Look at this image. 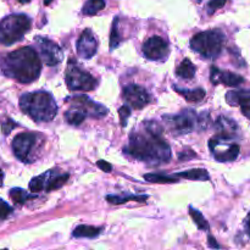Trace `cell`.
I'll return each instance as SVG.
<instances>
[{
  "label": "cell",
  "mask_w": 250,
  "mask_h": 250,
  "mask_svg": "<svg viewBox=\"0 0 250 250\" xmlns=\"http://www.w3.org/2000/svg\"><path fill=\"white\" fill-rule=\"evenodd\" d=\"M161 132L163 129L156 122H143V131L132 132L125 153L151 165L167 163L171 159V149L161 137Z\"/></svg>",
  "instance_id": "obj_1"
},
{
  "label": "cell",
  "mask_w": 250,
  "mask_h": 250,
  "mask_svg": "<svg viewBox=\"0 0 250 250\" xmlns=\"http://www.w3.org/2000/svg\"><path fill=\"white\" fill-rule=\"evenodd\" d=\"M0 68L5 76L20 83L34 82L42 71L38 54L31 46L17 49L0 59Z\"/></svg>",
  "instance_id": "obj_2"
},
{
  "label": "cell",
  "mask_w": 250,
  "mask_h": 250,
  "mask_svg": "<svg viewBox=\"0 0 250 250\" xmlns=\"http://www.w3.org/2000/svg\"><path fill=\"white\" fill-rule=\"evenodd\" d=\"M20 107L26 115L37 122H49L58 114V105L48 92L26 93L20 98Z\"/></svg>",
  "instance_id": "obj_3"
},
{
  "label": "cell",
  "mask_w": 250,
  "mask_h": 250,
  "mask_svg": "<svg viewBox=\"0 0 250 250\" xmlns=\"http://www.w3.org/2000/svg\"><path fill=\"white\" fill-rule=\"evenodd\" d=\"M225 34L219 29L200 32L190 41V48L203 58L215 60L224 49Z\"/></svg>",
  "instance_id": "obj_4"
},
{
  "label": "cell",
  "mask_w": 250,
  "mask_h": 250,
  "mask_svg": "<svg viewBox=\"0 0 250 250\" xmlns=\"http://www.w3.org/2000/svg\"><path fill=\"white\" fill-rule=\"evenodd\" d=\"M31 28V19L27 15H9L0 21V43L11 45L21 41Z\"/></svg>",
  "instance_id": "obj_5"
},
{
  "label": "cell",
  "mask_w": 250,
  "mask_h": 250,
  "mask_svg": "<svg viewBox=\"0 0 250 250\" xmlns=\"http://www.w3.org/2000/svg\"><path fill=\"white\" fill-rule=\"evenodd\" d=\"M65 78L67 87L70 90H81V92H89L97 85L94 78L88 72L83 71L75 61L70 60L65 71Z\"/></svg>",
  "instance_id": "obj_6"
},
{
  "label": "cell",
  "mask_w": 250,
  "mask_h": 250,
  "mask_svg": "<svg viewBox=\"0 0 250 250\" xmlns=\"http://www.w3.org/2000/svg\"><path fill=\"white\" fill-rule=\"evenodd\" d=\"M165 121L175 134H187L198 125V115L193 110H185L176 116H166Z\"/></svg>",
  "instance_id": "obj_7"
},
{
  "label": "cell",
  "mask_w": 250,
  "mask_h": 250,
  "mask_svg": "<svg viewBox=\"0 0 250 250\" xmlns=\"http://www.w3.org/2000/svg\"><path fill=\"white\" fill-rule=\"evenodd\" d=\"M38 142V137L34 133H21L15 137L12 141V150L19 160L22 163H31V155L36 144Z\"/></svg>",
  "instance_id": "obj_8"
},
{
  "label": "cell",
  "mask_w": 250,
  "mask_h": 250,
  "mask_svg": "<svg viewBox=\"0 0 250 250\" xmlns=\"http://www.w3.org/2000/svg\"><path fill=\"white\" fill-rule=\"evenodd\" d=\"M36 43L38 45L39 54L46 65L55 66L62 61V50L58 44L42 37L36 38Z\"/></svg>",
  "instance_id": "obj_9"
},
{
  "label": "cell",
  "mask_w": 250,
  "mask_h": 250,
  "mask_svg": "<svg viewBox=\"0 0 250 250\" xmlns=\"http://www.w3.org/2000/svg\"><path fill=\"white\" fill-rule=\"evenodd\" d=\"M143 54L149 60H164L168 54V45L163 38H160L158 36H154L144 43Z\"/></svg>",
  "instance_id": "obj_10"
},
{
  "label": "cell",
  "mask_w": 250,
  "mask_h": 250,
  "mask_svg": "<svg viewBox=\"0 0 250 250\" xmlns=\"http://www.w3.org/2000/svg\"><path fill=\"white\" fill-rule=\"evenodd\" d=\"M124 99L133 109H142L150 102L148 92L137 84H129L125 88Z\"/></svg>",
  "instance_id": "obj_11"
},
{
  "label": "cell",
  "mask_w": 250,
  "mask_h": 250,
  "mask_svg": "<svg viewBox=\"0 0 250 250\" xmlns=\"http://www.w3.org/2000/svg\"><path fill=\"white\" fill-rule=\"evenodd\" d=\"M98 50V41L90 29L82 32L77 42V54L83 59H90Z\"/></svg>",
  "instance_id": "obj_12"
},
{
  "label": "cell",
  "mask_w": 250,
  "mask_h": 250,
  "mask_svg": "<svg viewBox=\"0 0 250 250\" xmlns=\"http://www.w3.org/2000/svg\"><path fill=\"white\" fill-rule=\"evenodd\" d=\"M73 105L75 107H78V109L83 110L87 115H90V116L94 117H102L104 115H106L107 109L104 107L103 105L98 104V103H94L93 100H90L89 98L84 97V95H80V97H73L72 99Z\"/></svg>",
  "instance_id": "obj_13"
},
{
  "label": "cell",
  "mask_w": 250,
  "mask_h": 250,
  "mask_svg": "<svg viewBox=\"0 0 250 250\" xmlns=\"http://www.w3.org/2000/svg\"><path fill=\"white\" fill-rule=\"evenodd\" d=\"M211 82L214 84L222 83L229 87H237L244 82V78L237 73L229 72V71H221L216 67H211Z\"/></svg>",
  "instance_id": "obj_14"
},
{
  "label": "cell",
  "mask_w": 250,
  "mask_h": 250,
  "mask_svg": "<svg viewBox=\"0 0 250 250\" xmlns=\"http://www.w3.org/2000/svg\"><path fill=\"white\" fill-rule=\"evenodd\" d=\"M215 127L217 129V136L229 139V141L236 138L237 133H238V126H237V124L233 120L229 119V117L220 116L216 120V122H215Z\"/></svg>",
  "instance_id": "obj_15"
},
{
  "label": "cell",
  "mask_w": 250,
  "mask_h": 250,
  "mask_svg": "<svg viewBox=\"0 0 250 250\" xmlns=\"http://www.w3.org/2000/svg\"><path fill=\"white\" fill-rule=\"evenodd\" d=\"M210 150L214 154V158L220 163H232L236 160L239 155V148L238 144H229L226 149H221L220 146H214Z\"/></svg>",
  "instance_id": "obj_16"
},
{
  "label": "cell",
  "mask_w": 250,
  "mask_h": 250,
  "mask_svg": "<svg viewBox=\"0 0 250 250\" xmlns=\"http://www.w3.org/2000/svg\"><path fill=\"white\" fill-rule=\"evenodd\" d=\"M250 99V89H242V90H231L226 94V102L231 106H237L241 105L242 103Z\"/></svg>",
  "instance_id": "obj_17"
},
{
  "label": "cell",
  "mask_w": 250,
  "mask_h": 250,
  "mask_svg": "<svg viewBox=\"0 0 250 250\" xmlns=\"http://www.w3.org/2000/svg\"><path fill=\"white\" fill-rule=\"evenodd\" d=\"M177 177L186 178V180H193V181H207L209 180L210 176L207 170L204 168H193V170L183 171V172L177 173Z\"/></svg>",
  "instance_id": "obj_18"
},
{
  "label": "cell",
  "mask_w": 250,
  "mask_h": 250,
  "mask_svg": "<svg viewBox=\"0 0 250 250\" xmlns=\"http://www.w3.org/2000/svg\"><path fill=\"white\" fill-rule=\"evenodd\" d=\"M102 229L99 227L93 226H85V225H81L73 229V237L77 238H94L100 233Z\"/></svg>",
  "instance_id": "obj_19"
},
{
  "label": "cell",
  "mask_w": 250,
  "mask_h": 250,
  "mask_svg": "<svg viewBox=\"0 0 250 250\" xmlns=\"http://www.w3.org/2000/svg\"><path fill=\"white\" fill-rule=\"evenodd\" d=\"M176 75L181 78H185V80H189L193 78L195 75V67L192 62H190L189 59H185V60L181 62V65L178 66L177 70H176Z\"/></svg>",
  "instance_id": "obj_20"
},
{
  "label": "cell",
  "mask_w": 250,
  "mask_h": 250,
  "mask_svg": "<svg viewBox=\"0 0 250 250\" xmlns=\"http://www.w3.org/2000/svg\"><path fill=\"white\" fill-rule=\"evenodd\" d=\"M175 90L177 93H180L183 98H186V100H188V102H193V103L200 102V100L204 99L205 97V90L200 89V88L189 90V89H181V88L175 87Z\"/></svg>",
  "instance_id": "obj_21"
},
{
  "label": "cell",
  "mask_w": 250,
  "mask_h": 250,
  "mask_svg": "<svg viewBox=\"0 0 250 250\" xmlns=\"http://www.w3.org/2000/svg\"><path fill=\"white\" fill-rule=\"evenodd\" d=\"M85 116H87V114H85L83 110L75 107V109H71L66 112L65 120L68 124L72 125V126H80V125L84 121Z\"/></svg>",
  "instance_id": "obj_22"
},
{
  "label": "cell",
  "mask_w": 250,
  "mask_h": 250,
  "mask_svg": "<svg viewBox=\"0 0 250 250\" xmlns=\"http://www.w3.org/2000/svg\"><path fill=\"white\" fill-rule=\"evenodd\" d=\"M51 175V171H48V172H44L43 175L37 176V177L32 178V181L29 182V189L31 192H41L42 189H45L46 183H48L49 177Z\"/></svg>",
  "instance_id": "obj_23"
},
{
  "label": "cell",
  "mask_w": 250,
  "mask_h": 250,
  "mask_svg": "<svg viewBox=\"0 0 250 250\" xmlns=\"http://www.w3.org/2000/svg\"><path fill=\"white\" fill-rule=\"evenodd\" d=\"M105 7V0H88L83 6V14L87 16L98 14Z\"/></svg>",
  "instance_id": "obj_24"
},
{
  "label": "cell",
  "mask_w": 250,
  "mask_h": 250,
  "mask_svg": "<svg viewBox=\"0 0 250 250\" xmlns=\"http://www.w3.org/2000/svg\"><path fill=\"white\" fill-rule=\"evenodd\" d=\"M106 199L110 204H124V203H127L128 200H137V202L139 203H143L148 199V197H146V195H139V197H137V195H126V197H125V195L124 197H119V195H107Z\"/></svg>",
  "instance_id": "obj_25"
},
{
  "label": "cell",
  "mask_w": 250,
  "mask_h": 250,
  "mask_svg": "<svg viewBox=\"0 0 250 250\" xmlns=\"http://www.w3.org/2000/svg\"><path fill=\"white\" fill-rule=\"evenodd\" d=\"M148 182L151 183H175L177 182V175L168 176V175H160V173H148L144 176Z\"/></svg>",
  "instance_id": "obj_26"
},
{
  "label": "cell",
  "mask_w": 250,
  "mask_h": 250,
  "mask_svg": "<svg viewBox=\"0 0 250 250\" xmlns=\"http://www.w3.org/2000/svg\"><path fill=\"white\" fill-rule=\"evenodd\" d=\"M189 215H190V217L193 219V221L195 222V225L198 226V229H203V231H208V229H210L209 224H208V221L205 220V217L203 216V215L200 214L197 209H194V208L190 207L189 208Z\"/></svg>",
  "instance_id": "obj_27"
},
{
  "label": "cell",
  "mask_w": 250,
  "mask_h": 250,
  "mask_svg": "<svg viewBox=\"0 0 250 250\" xmlns=\"http://www.w3.org/2000/svg\"><path fill=\"white\" fill-rule=\"evenodd\" d=\"M67 180H68L67 173H65V175L56 176L55 178H51V180L49 178L48 183H46L45 189L48 190V192H50V190H54V189H59V188H61L66 182H67Z\"/></svg>",
  "instance_id": "obj_28"
},
{
  "label": "cell",
  "mask_w": 250,
  "mask_h": 250,
  "mask_svg": "<svg viewBox=\"0 0 250 250\" xmlns=\"http://www.w3.org/2000/svg\"><path fill=\"white\" fill-rule=\"evenodd\" d=\"M121 42V37H120L119 33V19H116L112 23V28H111V34H110V49L114 50L115 48H117Z\"/></svg>",
  "instance_id": "obj_29"
},
{
  "label": "cell",
  "mask_w": 250,
  "mask_h": 250,
  "mask_svg": "<svg viewBox=\"0 0 250 250\" xmlns=\"http://www.w3.org/2000/svg\"><path fill=\"white\" fill-rule=\"evenodd\" d=\"M10 198L14 200L16 204H23L27 199L29 198L28 193L23 190L22 188H12L10 190Z\"/></svg>",
  "instance_id": "obj_30"
},
{
  "label": "cell",
  "mask_w": 250,
  "mask_h": 250,
  "mask_svg": "<svg viewBox=\"0 0 250 250\" xmlns=\"http://www.w3.org/2000/svg\"><path fill=\"white\" fill-rule=\"evenodd\" d=\"M119 116L120 121H121V126L125 127L127 125V121H128V117L131 116V110H129V107L127 105H124L122 107H120Z\"/></svg>",
  "instance_id": "obj_31"
},
{
  "label": "cell",
  "mask_w": 250,
  "mask_h": 250,
  "mask_svg": "<svg viewBox=\"0 0 250 250\" xmlns=\"http://www.w3.org/2000/svg\"><path fill=\"white\" fill-rule=\"evenodd\" d=\"M227 0H210L209 4H208V11H209V14H214L216 10L221 9V7L225 6V4H226Z\"/></svg>",
  "instance_id": "obj_32"
},
{
  "label": "cell",
  "mask_w": 250,
  "mask_h": 250,
  "mask_svg": "<svg viewBox=\"0 0 250 250\" xmlns=\"http://www.w3.org/2000/svg\"><path fill=\"white\" fill-rule=\"evenodd\" d=\"M11 212H12V208L10 207L7 203H5L4 200L0 199V220H5L7 216H10Z\"/></svg>",
  "instance_id": "obj_33"
},
{
  "label": "cell",
  "mask_w": 250,
  "mask_h": 250,
  "mask_svg": "<svg viewBox=\"0 0 250 250\" xmlns=\"http://www.w3.org/2000/svg\"><path fill=\"white\" fill-rule=\"evenodd\" d=\"M15 127H16V124L12 120H7L5 124H2V132H4V134H9L11 129L15 128Z\"/></svg>",
  "instance_id": "obj_34"
},
{
  "label": "cell",
  "mask_w": 250,
  "mask_h": 250,
  "mask_svg": "<svg viewBox=\"0 0 250 250\" xmlns=\"http://www.w3.org/2000/svg\"><path fill=\"white\" fill-rule=\"evenodd\" d=\"M241 109H242V112H243L244 116H246L248 120H250V99L242 103Z\"/></svg>",
  "instance_id": "obj_35"
},
{
  "label": "cell",
  "mask_w": 250,
  "mask_h": 250,
  "mask_svg": "<svg viewBox=\"0 0 250 250\" xmlns=\"http://www.w3.org/2000/svg\"><path fill=\"white\" fill-rule=\"evenodd\" d=\"M98 167L102 168L103 171H105V172H110V171L112 170V166L110 165L109 163H106V161H103V160H99L97 163Z\"/></svg>",
  "instance_id": "obj_36"
},
{
  "label": "cell",
  "mask_w": 250,
  "mask_h": 250,
  "mask_svg": "<svg viewBox=\"0 0 250 250\" xmlns=\"http://www.w3.org/2000/svg\"><path fill=\"white\" fill-rule=\"evenodd\" d=\"M209 246L210 247H212V248H220V246L219 244L216 243V242H215V238L214 237H211V236H209Z\"/></svg>",
  "instance_id": "obj_37"
},
{
  "label": "cell",
  "mask_w": 250,
  "mask_h": 250,
  "mask_svg": "<svg viewBox=\"0 0 250 250\" xmlns=\"http://www.w3.org/2000/svg\"><path fill=\"white\" fill-rule=\"evenodd\" d=\"M246 231H247V233H248V236L250 237V211L246 219Z\"/></svg>",
  "instance_id": "obj_38"
},
{
  "label": "cell",
  "mask_w": 250,
  "mask_h": 250,
  "mask_svg": "<svg viewBox=\"0 0 250 250\" xmlns=\"http://www.w3.org/2000/svg\"><path fill=\"white\" fill-rule=\"evenodd\" d=\"M51 1H53V0H44V4H45V5H50Z\"/></svg>",
  "instance_id": "obj_39"
},
{
  "label": "cell",
  "mask_w": 250,
  "mask_h": 250,
  "mask_svg": "<svg viewBox=\"0 0 250 250\" xmlns=\"http://www.w3.org/2000/svg\"><path fill=\"white\" fill-rule=\"evenodd\" d=\"M20 2H22V4H26V2H29L31 0H19Z\"/></svg>",
  "instance_id": "obj_40"
},
{
  "label": "cell",
  "mask_w": 250,
  "mask_h": 250,
  "mask_svg": "<svg viewBox=\"0 0 250 250\" xmlns=\"http://www.w3.org/2000/svg\"><path fill=\"white\" fill-rule=\"evenodd\" d=\"M1 180H2V172L0 171V182H1Z\"/></svg>",
  "instance_id": "obj_41"
}]
</instances>
